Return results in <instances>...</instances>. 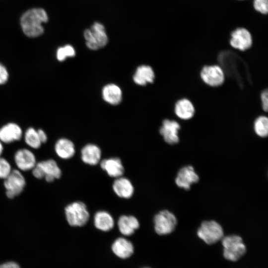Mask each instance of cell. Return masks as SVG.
Masks as SVG:
<instances>
[{"label":"cell","mask_w":268,"mask_h":268,"mask_svg":"<svg viewBox=\"0 0 268 268\" xmlns=\"http://www.w3.org/2000/svg\"><path fill=\"white\" fill-rule=\"evenodd\" d=\"M94 224L95 227L102 231L107 232L113 229L114 220L112 215L107 211H97L94 217Z\"/></svg>","instance_id":"cell-23"},{"label":"cell","mask_w":268,"mask_h":268,"mask_svg":"<svg viewBox=\"0 0 268 268\" xmlns=\"http://www.w3.org/2000/svg\"><path fill=\"white\" fill-rule=\"evenodd\" d=\"M3 150V145L2 144V142L0 141V157H1V155L2 154Z\"/></svg>","instance_id":"cell-34"},{"label":"cell","mask_w":268,"mask_h":268,"mask_svg":"<svg viewBox=\"0 0 268 268\" xmlns=\"http://www.w3.org/2000/svg\"><path fill=\"white\" fill-rule=\"evenodd\" d=\"M201 76L202 80L211 86H219L224 81L223 70L216 65L204 67L201 70Z\"/></svg>","instance_id":"cell-10"},{"label":"cell","mask_w":268,"mask_h":268,"mask_svg":"<svg viewBox=\"0 0 268 268\" xmlns=\"http://www.w3.org/2000/svg\"><path fill=\"white\" fill-rule=\"evenodd\" d=\"M155 78L154 72L149 66L141 65L137 67L133 76L134 83L143 86L148 83H152Z\"/></svg>","instance_id":"cell-22"},{"label":"cell","mask_w":268,"mask_h":268,"mask_svg":"<svg viewBox=\"0 0 268 268\" xmlns=\"http://www.w3.org/2000/svg\"><path fill=\"white\" fill-rule=\"evenodd\" d=\"M65 212L67 222L71 226H83L89 218L86 205L80 201L68 204L66 206Z\"/></svg>","instance_id":"cell-2"},{"label":"cell","mask_w":268,"mask_h":268,"mask_svg":"<svg viewBox=\"0 0 268 268\" xmlns=\"http://www.w3.org/2000/svg\"><path fill=\"white\" fill-rule=\"evenodd\" d=\"M101 168L112 177H121L124 172V168L121 159L112 157L102 160L100 162Z\"/></svg>","instance_id":"cell-16"},{"label":"cell","mask_w":268,"mask_h":268,"mask_svg":"<svg viewBox=\"0 0 268 268\" xmlns=\"http://www.w3.org/2000/svg\"><path fill=\"white\" fill-rule=\"evenodd\" d=\"M8 77L9 73L6 67L0 63V85L6 83Z\"/></svg>","instance_id":"cell-30"},{"label":"cell","mask_w":268,"mask_h":268,"mask_svg":"<svg viewBox=\"0 0 268 268\" xmlns=\"http://www.w3.org/2000/svg\"><path fill=\"white\" fill-rule=\"evenodd\" d=\"M14 161L20 171L32 170L37 164L35 154L27 148L17 150L14 155Z\"/></svg>","instance_id":"cell-9"},{"label":"cell","mask_w":268,"mask_h":268,"mask_svg":"<svg viewBox=\"0 0 268 268\" xmlns=\"http://www.w3.org/2000/svg\"><path fill=\"white\" fill-rule=\"evenodd\" d=\"M199 177L193 166L188 165L182 168L178 172L175 179L176 184L186 190L190 189L191 186L197 183Z\"/></svg>","instance_id":"cell-12"},{"label":"cell","mask_w":268,"mask_h":268,"mask_svg":"<svg viewBox=\"0 0 268 268\" xmlns=\"http://www.w3.org/2000/svg\"><path fill=\"white\" fill-rule=\"evenodd\" d=\"M154 230L160 235L169 234L172 232L177 225L175 215L167 210L160 211L154 217Z\"/></svg>","instance_id":"cell-7"},{"label":"cell","mask_w":268,"mask_h":268,"mask_svg":"<svg viewBox=\"0 0 268 268\" xmlns=\"http://www.w3.org/2000/svg\"><path fill=\"white\" fill-rule=\"evenodd\" d=\"M23 135L21 127L15 123H8L0 128V141L10 143L20 140Z\"/></svg>","instance_id":"cell-13"},{"label":"cell","mask_w":268,"mask_h":268,"mask_svg":"<svg viewBox=\"0 0 268 268\" xmlns=\"http://www.w3.org/2000/svg\"><path fill=\"white\" fill-rule=\"evenodd\" d=\"M24 139L26 144L33 149L39 148L42 144L39 139L37 130L29 127L25 132Z\"/></svg>","instance_id":"cell-25"},{"label":"cell","mask_w":268,"mask_h":268,"mask_svg":"<svg viewBox=\"0 0 268 268\" xmlns=\"http://www.w3.org/2000/svg\"><path fill=\"white\" fill-rule=\"evenodd\" d=\"M254 7L258 12L266 14L268 11V0H254Z\"/></svg>","instance_id":"cell-29"},{"label":"cell","mask_w":268,"mask_h":268,"mask_svg":"<svg viewBox=\"0 0 268 268\" xmlns=\"http://www.w3.org/2000/svg\"><path fill=\"white\" fill-rule=\"evenodd\" d=\"M4 180L3 185L6 190V195L9 199H13L20 195L26 185L25 177L18 169L12 170Z\"/></svg>","instance_id":"cell-6"},{"label":"cell","mask_w":268,"mask_h":268,"mask_svg":"<svg viewBox=\"0 0 268 268\" xmlns=\"http://www.w3.org/2000/svg\"><path fill=\"white\" fill-rule=\"evenodd\" d=\"M35 167L39 171L42 178H44L49 183L59 179L62 175V171L53 159H49L37 163Z\"/></svg>","instance_id":"cell-8"},{"label":"cell","mask_w":268,"mask_h":268,"mask_svg":"<svg viewBox=\"0 0 268 268\" xmlns=\"http://www.w3.org/2000/svg\"><path fill=\"white\" fill-rule=\"evenodd\" d=\"M118 228L123 235L130 236L139 227L137 219L132 215H122L118 221Z\"/></svg>","instance_id":"cell-20"},{"label":"cell","mask_w":268,"mask_h":268,"mask_svg":"<svg viewBox=\"0 0 268 268\" xmlns=\"http://www.w3.org/2000/svg\"><path fill=\"white\" fill-rule=\"evenodd\" d=\"M55 151L60 158L64 159L72 157L75 152L73 143L66 138H61L56 141Z\"/></svg>","instance_id":"cell-21"},{"label":"cell","mask_w":268,"mask_h":268,"mask_svg":"<svg viewBox=\"0 0 268 268\" xmlns=\"http://www.w3.org/2000/svg\"><path fill=\"white\" fill-rule=\"evenodd\" d=\"M48 20V14L44 9L35 8L27 10L22 14L20 18V25L26 36L35 38L44 33L42 25Z\"/></svg>","instance_id":"cell-1"},{"label":"cell","mask_w":268,"mask_h":268,"mask_svg":"<svg viewBox=\"0 0 268 268\" xmlns=\"http://www.w3.org/2000/svg\"><path fill=\"white\" fill-rule=\"evenodd\" d=\"M113 253L118 258L126 259L134 253V247L132 243L123 237L117 238L111 246Z\"/></svg>","instance_id":"cell-15"},{"label":"cell","mask_w":268,"mask_h":268,"mask_svg":"<svg viewBox=\"0 0 268 268\" xmlns=\"http://www.w3.org/2000/svg\"><path fill=\"white\" fill-rule=\"evenodd\" d=\"M83 36L86 46L91 50H97L105 47L108 41L105 27L98 22L94 23L90 29H85Z\"/></svg>","instance_id":"cell-3"},{"label":"cell","mask_w":268,"mask_h":268,"mask_svg":"<svg viewBox=\"0 0 268 268\" xmlns=\"http://www.w3.org/2000/svg\"><path fill=\"white\" fill-rule=\"evenodd\" d=\"M230 44L235 49L241 51L246 50L252 45L251 34L244 28H237L231 34Z\"/></svg>","instance_id":"cell-11"},{"label":"cell","mask_w":268,"mask_h":268,"mask_svg":"<svg viewBox=\"0 0 268 268\" xmlns=\"http://www.w3.org/2000/svg\"><path fill=\"white\" fill-rule=\"evenodd\" d=\"M180 129V126L177 122L166 119L163 121L159 132L167 143L174 144L179 142L178 134Z\"/></svg>","instance_id":"cell-14"},{"label":"cell","mask_w":268,"mask_h":268,"mask_svg":"<svg viewBox=\"0 0 268 268\" xmlns=\"http://www.w3.org/2000/svg\"><path fill=\"white\" fill-rule=\"evenodd\" d=\"M175 113L180 119L188 120L193 117L195 108L192 102L187 99L179 100L175 106Z\"/></svg>","instance_id":"cell-24"},{"label":"cell","mask_w":268,"mask_h":268,"mask_svg":"<svg viewBox=\"0 0 268 268\" xmlns=\"http://www.w3.org/2000/svg\"><path fill=\"white\" fill-rule=\"evenodd\" d=\"M37 133L41 143H46L48 140V137L45 131L42 129H38Z\"/></svg>","instance_id":"cell-33"},{"label":"cell","mask_w":268,"mask_h":268,"mask_svg":"<svg viewBox=\"0 0 268 268\" xmlns=\"http://www.w3.org/2000/svg\"><path fill=\"white\" fill-rule=\"evenodd\" d=\"M102 95L105 102L112 105H118L122 99V90L114 83L104 86L102 90Z\"/></svg>","instance_id":"cell-19"},{"label":"cell","mask_w":268,"mask_h":268,"mask_svg":"<svg viewBox=\"0 0 268 268\" xmlns=\"http://www.w3.org/2000/svg\"></svg>","instance_id":"cell-35"},{"label":"cell","mask_w":268,"mask_h":268,"mask_svg":"<svg viewBox=\"0 0 268 268\" xmlns=\"http://www.w3.org/2000/svg\"><path fill=\"white\" fill-rule=\"evenodd\" d=\"M12 170L9 162L4 158L0 157V179H5Z\"/></svg>","instance_id":"cell-28"},{"label":"cell","mask_w":268,"mask_h":268,"mask_svg":"<svg viewBox=\"0 0 268 268\" xmlns=\"http://www.w3.org/2000/svg\"><path fill=\"white\" fill-rule=\"evenodd\" d=\"M254 130L257 135L265 137L268 134V119L267 117L260 116L254 123Z\"/></svg>","instance_id":"cell-26"},{"label":"cell","mask_w":268,"mask_h":268,"mask_svg":"<svg viewBox=\"0 0 268 268\" xmlns=\"http://www.w3.org/2000/svg\"><path fill=\"white\" fill-rule=\"evenodd\" d=\"M0 268H20V267L14 262H7L0 264Z\"/></svg>","instance_id":"cell-32"},{"label":"cell","mask_w":268,"mask_h":268,"mask_svg":"<svg viewBox=\"0 0 268 268\" xmlns=\"http://www.w3.org/2000/svg\"><path fill=\"white\" fill-rule=\"evenodd\" d=\"M81 157L84 163L90 165H95L100 161L101 150L95 144H88L82 148Z\"/></svg>","instance_id":"cell-18"},{"label":"cell","mask_w":268,"mask_h":268,"mask_svg":"<svg viewBox=\"0 0 268 268\" xmlns=\"http://www.w3.org/2000/svg\"><path fill=\"white\" fill-rule=\"evenodd\" d=\"M113 189L120 198L129 199L132 197L134 188L132 182L125 177L117 178L113 184Z\"/></svg>","instance_id":"cell-17"},{"label":"cell","mask_w":268,"mask_h":268,"mask_svg":"<svg viewBox=\"0 0 268 268\" xmlns=\"http://www.w3.org/2000/svg\"><path fill=\"white\" fill-rule=\"evenodd\" d=\"M268 90H266L264 91L261 94V100L262 104V107L263 110L265 112L268 111Z\"/></svg>","instance_id":"cell-31"},{"label":"cell","mask_w":268,"mask_h":268,"mask_svg":"<svg viewBox=\"0 0 268 268\" xmlns=\"http://www.w3.org/2000/svg\"><path fill=\"white\" fill-rule=\"evenodd\" d=\"M75 55V51L70 45H66L59 47L56 52V58L59 62L64 61L68 57H73Z\"/></svg>","instance_id":"cell-27"},{"label":"cell","mask_w":268,"mask_h":268,"mask_svg":"<svg viewBox=\"0 0 268 268\" xmlns=\"http://www.w3.org/2000/svg\"><path fill=\"white\" fill-rule=\"evenodd\" d=\"M198 237L205 243L213 244L222 239L224 235L221 226L214 220L204 221L198 230Z\"/></svg>","instance_id":"cell-5"},{"label":"cell","mask_w":268,"mask_h":268,"mask_svg":"<svg viewBox=\"0 0 268 268\" xmlns=\"http://www.w3.org/2000/svg\"><path fill=\"white\" fill-rule=\"evenodd\" d=\"M221 240L223 256L227 260L236 261L245 254L246 248L240 236L235 235L226 236Z\"/></svg>","instance_id":"cell-4"}]
</instances>
